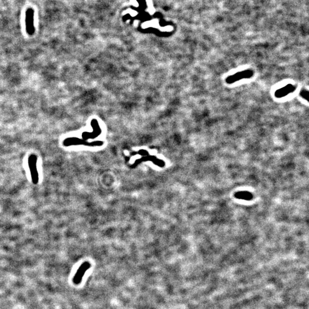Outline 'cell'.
I'll return each mask as SVG.
<instances>
[{
  "mask_svg": "<svg viewBox=\"0 0 309 309\" xmlns=\"http://www.w3.org/2000/svg\"><path fill=\"white\" fill-rule=\"evenodd\" d=\"M254 75V72L252 70H243L236 72L233 75H230L226 79V82L228 84H232L240 80L246 79H250Z\"/></svg>",
  "mask_w": 309,
  "mask_h": 309,
  "instance_id": "obj_1",
  "label": "cell"
},
{
  "mask_svg": "<svg viewBox=\"0 0 309 309\" xmlns=\"http://www.w3.org/2000/svg\"><path fill=\"white\" fill-rule=\"evenodd\" d=\"M37 156L34 154H31L28 158V166L31 172L32 183L34 184H37L39 181V175L37 168Z\"/></svg>",
  "mask_w": 309,
  "mask_h": 309,
  "instance_id": "obj_2",
  "label": "cell"
},
{
  "mask_svg": "<svg viewBox=\"0 0 309 309\" xmlns=\"http://www.w3.org/2000/svg\"><path fill=\"white\" fill-rule=\"evenodd\" d=\"M25 24L27 33L32 36L35 32V27L34 24V11L31 8L28 9L26 12Z\"/></svg>",
  "mask_w": 309,
  "mask_h": 309,
  "instance_id": "obj_3",
  "label": "cell"
},
{
  "mask_svg": "<svg viewBox=\"0 0 309 309\" xmlns=\"http://www.w3.org/2000/svg\"><path fill=\"white\" fill-rule=\"evenodd\" d=\"M90 263L87 262L83 263L80 266L73 278V282L75 285H79L81 283L85 272L90 268Z\"/></svg>",
  "mask_w": 309,
  "mask_h": 309,
  "instance_id": "obj_4",
  "label": "cell"
},
{
  "mask_svg": "<svg viewBox=\"0 0 309 309\" xmlns=\"http://www.w3.org/2000/svg\"><path fill=\"white\" fill-rule=\"evenodd\" d=\"M295 90L296 86L292 84H288L275 91L274 93V96L278 99L283 98L285 96H288L290 93H293Z\"/></svg>",
  "mask_w": 309,
  "mask_h": 309,
  "instance_id": "obj_5",
  "label": "cell"
},
{
  "mask_svg": "<svg viewBox=\"0 0 309 309\" xmlns=\"http://www.w3.org/2000/svg\"><path fill=\"white\" fill-rule=\"evenodd\" d=\"M300 94L303 99L306 100H308V97H309V92L307 90H303L301 92Z\"/></svg>",
  "mask_w": 309,
  "mask_h": 309,
  "instance_id": "obj_6",
  "label": "cell"
}]
</instances>
